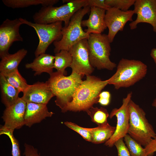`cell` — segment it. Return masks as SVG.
I'll list each match as a JSON object with an SVG mask.
<instances>
[{"instance_id":"22","label":"cell","mask_w":156,"mask_h":156,"mask_svg":"<svg viewBox=\"0 0 156 156\" xmlns=\"http://www.w3.org/2000/svg\"><path fill=\"white\" fill-rule=\"evenodd\" d=\"M59 0H2L6 6L13 9L23 8L41 5L42 6L53 5Z\"/></svg>"},{"instance_id":"25","label":"cell","mask_w":156,"mask_h":156,"mask_svg":"<svg viewBox=\"0 0 156 156\" xmlns=\"http://www.w3.org/2000/svg\"><path fill=\"white\" fill-rule=\"evenodd\" d=\"M91 118L92 121L101 126L108 123L107 119L109 116L107 110L103 107H91L86 112Z\"/></svg>"},{"instance_id":"17","label":"cell","mask_w":156,"mask_h":156,"mask_svg":"<svg viewBox=\"0 0 156 156\" xmlns=\"http://www.w3.org/2000/svg\"><path fill=\"white\" fill-rule=\"evenodd\" d=\"M24 115L25 125L29 127L40 122L47 117H51L54 113L48 110L47 105L26 103Z\"/></svg>"},{"instance_id":"35","label":"cell","mask_w":156,"mask_h":156,"mask_svg":"<svg viewBox=\"0 0 156 156\" xmlns=\"http://www.w3.org/2000/svg\"><path fill=\"white\" fill-rule=\"evenodd\" d=\"M150 55L153 59L156 66V48H154L151 49Z\"/></svg>"},{"instance_id":"12","label":"cell","mask_w":156,"mask_h":156,"mask_svg":"<svg viewBox=\"0 0 156 156\" xmlns=\"http://www.w3.org/2000/svg\"><path fill=\"white\" fill-rule=\"evenodd\" d=\"M23 24L19 18L13 20L7 18L0 26V57L9 53V50L15 42H22L19 33L21 25Z\"/></svg>"},{"instance_id":"37","label":"cell","mask_w":156,"mask_h":156,"mask_svg":"<svg viewBox=\"0 0 156 156\" xmlns=\"http://www.w3.org/2000/svg\"><path fill=\"white\" fill-rule=\"evenodd\" d=\"M105 156H108L107 155H106Z\"/></svg>"},{"instance_id":"13","label":"cell","mask_w":156,"mask_h":156,"mask_svg":"<svg viewBox=\"0 0 156 156\" xmlns=\"http://www.w3.org/2000/svg\"><path fill=\"white\" fill-rule=\"evenodd\" d=\"M134 14L132 10L124 11L114 7H111L106 11L105 21L108 29L107 35L111 43L117 33L123 31L128 22L133 21L132 17Z\"/></svg>"},{"instance_id":"18","label":"cell","mask_w":156,"mask_h":156,"mask_svg":"<svg viewBox=\"0 0 156 156\" xmlns=\"http://www.w3.org/2000/svg\"><path fill=\"white\" fill-rule=\"evenodd\" d=\"M55 58V56L43 54L36 57L32 62L26 64L25 67L34 71V76L40 75L43 73L50 75L53 72Z\"/></svg>"},{"instance_id":"9","label":"cell","mask_w":156,"mask_h":156,"mask_svg":"<svg viewBox=\"0 0 156 156\" xmlns=\"http://www.w3.org/2000/svg\"><path fill=\"white\" fill-rule=\"evenodd\" d=\"M132 92L129 93L126 97L123 98L122 104L119 108H114L111 112L109 117L112 118L115 116L117 124L115 131L110 139L105 143L109 147L114 145L116 142L119 139L123 138L128 134L129 127V103L132 96Z\"/></svg>"},{"instance_id":"32","label":"cell","mask_w":156,"mask_h":156,"mask_svg":"<svg viewBox=\"0 0 156 156\" xmlns=\"http://www.w3.org/2000/svg\"><path fill=\"white\" fill-rule=\"evenodd\" d=\"M87 6L90 7L94 6L104 9L106 11L110 8L105 3V0H86Z\"/></svg>"},{"instance_id":"11","label":"cell","mask_w":156,"mask_h":156,"mask_svg":"<svg viewBox=\"0 0 156 156\" xmlns=\"http://www.w3.org/2000/svg\"><path fill=\"white\" fill-rule=\"evenodd\" d=\"M26 105V102L19 97L14 104L6 107L2 117L4 124L0 128V135L5 132L13 133L15 129H20L25 125Z\"/></svg>"},{"instance_id":"14","label":"cell","mask_w":156,"mask_h":156,"mask_svg":"<svg viewBox=\"0 0 156 156\" xmlns=\"http://www.w3.org/2000/svg\"><path fill=\"white\" fill-rule=\"evenodd\" d=\"M134 5L137 17L129 23L131 29H136L139 23H146L151 25L156 33V0H135Z\"/></svg>"},{"instance_id":"21","label":"cell","mask_w":156,"mask_h":156,"mask_svg":"<svg viewBox=\"0 0 156 156\" xmlns=\"http://www.w3.org/2000/svg\"><path fill=\"white\" fill-rule=\"evenodd\" d=\"M115 129L116 127L112 126L108 122L95 127L90 128L92 137L91 142L94 144L106 142L112 136Z\"/></svg>"},{"instance_id":"33","label":"cell","mask_w":156,"mask_h":156,"mask_svg":"<svg viewBox=\"0 0 156 156\" xmlns=\"http://www.w3.org/2000/svg\"><path fill=\"white\" fill-rule=\"evenodd\" d=\"M110 93L108 91H103L99 94L98 102L102 106H107L110 103Z\"/></svg>"},{"instance_id":"15","label":"cell","mask_w":156,"mask_h":156,"mask_svg":"<svg viewBox=\"0 0 156 156\" xmlns=\"http://www.w3.org/2000/svg\"><path fill=\"white\" fill-rule=\"evenodd\" d=\"M23 93L21 98L26 103L47 105L55 96L46 82H38L32 85H29Z\"/></svg>"},{"instance_id":"36","label":"cell","mask_w":156,"mask_h":156,"mask_svg":"<svg viewBox=\"0 0 156 156\" xmlns=\"http://www.w3.org/2000/svg\"><path fill=\"white\" fill-rule=\"evenodd\" d=\"M152 106L156 109V98L153 100L152 103Z\"/></svg>"},{"instance_id":"3","label":"cell","mask_w":156,"mask_h":156,"mask_svg":"<svg viewBox=\"0 0 156 156\" xmlns=\"http://www.w3.org/2000/svg\"><path fill=\"white\" fill-rule=\"evenodd\" d=\"M66 4L59 7L53 5L42 6L33 15L34 23L49 24L63 21L67 26L74 14L81 8L87 6L86 0H63Z\"/></svg>"},{"instance_id":"30","label":"cell","mask_w":156,"mask_h":156,"mask_svg":"<svg viewBox=\"0 0 156 156\" xmlns=\"http://www.w3.org/2000/svg\"><path fill=\"white\" fill-rule=\"evenodd\" d=\"M124 141L123 138H121L117 140L114 144V145L117 150L118 156H131Z\"/></svg>"},{"instance_id":"24","label":"cell","mask_w":156,"mask_h":156,"mask_svg":"<svg viewBox=\"0 0 156 156\" xmlns=\"http://www.w3.org/2000/svg\"><path fill=\"white\" fill-rule=\"evenodd\" d=\"M2 75L4 77L10 84L20 92H23L29 85L18 70L8 74Z\"/></svg>"},{"instance_id":"2","label":"cell","mask_w":156,"mask_h":156,"mask_svg":"<svg viewBox=\"0 0 156 156\" xmlns=\"http://www.w3.org/2000/svg\"><path fill=\"white\" fill-rule=\"evenodd\" d=\"M46 82L55 96L56 105L63 112L67 104L70 102L77 89L81 83L83 76L75 72L68 76L57 72H53Z\"/></svg>"},{"instance_id":"7","label":"cell","mask_w":156,"mask_h":156,"mask_svg":"<svg viewBox=\"0 0 156 156\" xmlns=\"http://www.w3.org/2000/svg\"><path fill=\"white\" fill-rule=\"evenodd\" d=\"M129 127L128 134L144 147L156 133L146 117L144 111L131 99L129 103Z\"/></svg>"},{"instance_id":"28","label":"cell","mask_w":156,"mask_h":156,"mask_svg":"<svg viewBox=\"0 0 156 156\" xmlns=\"http://www.w3.org/2000/svg\"><path fill=\"white\" fill-rule=\"evenodd\" d=\"M64 124L70 129L78 133L86 141L91 142L92 137L90 128L82 127L70 122H65Z\"/></svg>"},{"instance_id":"6","label":"cell","mask_w":156,"mask_h":156,"mask_svg":"<svg viewBox=\"0 0 156 156\" xmlns=\"http://www.w3.org/2000/svg\"><path fill=\"white\" fill-rule=\"evenodd\" d=\"M90 11V7H84L77 11L70 19L68 25L63 27L61 39L53 42L54 52L62 50L69 51L74 45L84 39H88L89 34L83 30L81 25L84 16Z\"/></svg>"},{"instance_id":"26","label":"cell","mask_w":156,"mask_h":156,"mask_svg":"<svg viewBox=\"0 0 156 156\" xmlns=\"http://www.w3.org/2000/svg\"><path fill=\"white\" fill-rule=\"evenodd\" d=\"M123 139L131 156H148L146 154L144 148L129 134L126 135Z\"/></svg>"},{"instance_id":"4","label":"cell","mask_w":156,"mask_h":156,"mask_svg":"<svg viewBox=\"0 0 156 156\" xmlns=\"http://www.w3.org/2000/svg\"><path fill=\"white\" fill-rule=\"evenodd\" d=\"M147 71V66L142 61L122 58L115 73L108 79V84L116 90L129 87L144 77Z\"/></svg>"},{"instance_id":"31","label":"cell","mask_w":156,"mask_h":156,"mask_svg":"<svg viewBox=\"0 0 156 156\" xmlns=\"http://www.w3.org/2000/svg\"><path fill=\"white\" fill-rule=\"evenodd\" d=\"M146 154L148 156H153L156 152V133L155 136L144 147Z\"/></svg>"},{"instance_id":"34","label":"cell","mask_w":156,"mask_h":156,"mask_svg":"<svg viewBox=\"0 0 156 156\" xmlns=\"http://www.w3.org/2000/svg\"><path fill=\"white\" fill-rule=\"evenodd\" d=\"M24 147V156H40L38 150L32 145L25 143Z\"/></svg>"},{"instance_id":"27","label":"cell","mask_w":156,"mask_h":156,"mask_svg":"<svg viewBox=\"0 0 156 156\" xmlns=\"http://www.w3.org/2000/svg\"><path fill=\"white\" fill-rule=\"evenodd\" d=\"M135 1V0H105V3L110 7L126 11L134 5Z\"/></svg>"},{"instance_id":"19","label":"cell","mask_w":156,"mask_h":156,"mask_svg":"<svg viewBox=\"0 0 156 156\" xmlns=\"http://www.w3.org/2000/svg\"><path fill=\"white\" fill-rule=\"evenodd\" d=\"M27 53V50L22 48L14 53H9L2 57L0 62V74L5 75L18 70L19 65Z\"/></svg>"},{"instance_id":"1","label":"cell","mask_w":156,"mask_h":156,"mask_svg":"<svg viewBox=\"0 0 156 156\" xmlns=\"http://www.w3.org/2000/svg\"><path fill=\"white\" fill-rule=\"evenodd\" d=\"M108 84V79L102 80L94 76H86V79L82 81L77 89L72 100L67 104L63 112H86L98 103L99 94Z\"/></svg>"},{"instance_id":"23","label":"cell","mask_w":156,"mask_h":156,"mask_svg":"<svg viewBox=\"0 0 156 156\" xmlns=\"http://www.w3.org/2000/svg\"><path fill=\"white\" fill-rule=\"evenodd\" d=\"M54 64V68L57 72L65 75L66 73L65 69L70 67L72 58L71 54L68 51L62 50L55 53Z\"/></svg>"},{"instance_id":"10","label":"cell","mask_w":156,"mask_h":156,"mask_svg":"<svg viewBox=\"0 0 156 156\" xmlns=\"http://www.w3.org/2000/svg\"><path fill=\"white\" fill-rule=\"evenodd\" d=\"M68 51L72 58L70 67L72 72L83 76L90 75L94 68L89 61L87 39L80 40L73 45Z\"/></svg>"},{"instance_id":"16","label":"cell","mask_w":156,"mask_h":156,"mask_svg":"<svg viewBox=\"0 0 156 156\" xmlns=\"http://www.w3.org/2000/svg\"><path fill=\"white\" fill-rule=\"evenodd\" d=\"M90 11L88 18L82 21V27H87L84 31L89 34H102L107 28L105 21L106 11L92 6L90 7Z\"/></svg>"},{"instance_id":"5","label":"cell","mask_w":156,"mask_h":156,"mask_svg":"<svg viewBox=\"0 0 156 156\" xmlns=\"http://www.w3.org/2000/svg\"><path fill=\"white\" fill-rule=\"evenodd\" d=\"M89 61L98 69L113 70L116 64L110 60L111 47L107 34H90L87 39Z\"/></svg>"},{"instance_id":"20","label":"cell","mask_w":156,"mask_h":156,"mask_svg":"<svg viewBox=\"0 0 156 156\" xmlns=\"http://www.w3.org/2000/svg\"><path fill=\"white\" fill-rule=\"evenodd\" d=\"M0 86L1 101L6 107L15 103L19 98L20 92L10 84L4 77L0 74Z\"/></svg>"},{"instance_id":"8","label":"cell","mask_w":156,"mask_h":156,"mask_svg":"<svg viewBox=\"0 0 156 156\" xmlns=\"http://www.w3.org/2000/svg\"><path fill=\"white\" fill-rule=\"evenodd\" d=\"M23 24L33 27L38 37L39 42L34 52L35 57L45 53L49 46L62 38L63 28L62 21L49 24H40L32 23L22 18H19Z\"/></svg>"},{"instance_id":"29","label":"cell","mask_w":156,"mask_h":156,"mask_svg":"<svg viewBox=\"0 0 156 156\" xmlns=\"http://www.w3.org/2000/svg\"><path fill=\"white\" fill-rule=\"evenodd\" d=\"M2 134L7 135L10 140L12 145V156H21L19 143L14 137L13 133L9 132H5L2 133Z\"/></svg>"}]
</instances>
